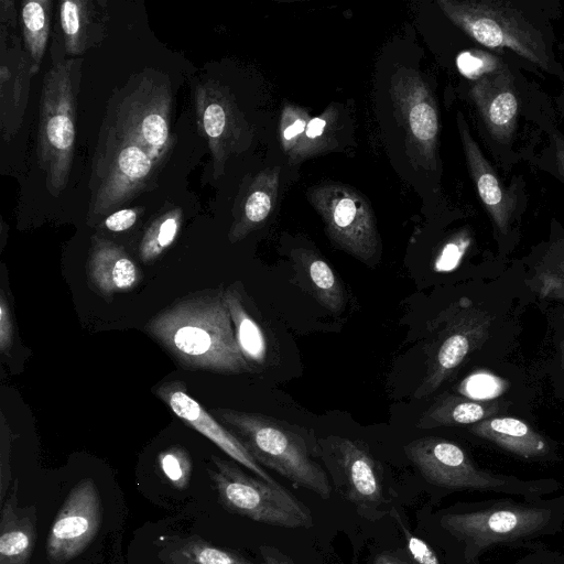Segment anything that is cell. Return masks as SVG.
<instances>
[{
  "instance_id": "1f68e13d",
  "label": "cell",
  "mask_w": 564,
  "mask_h": 564,
  "mask_svg": "<svg viewBox=\"0 0 564 564\" xmlns=\"http://www.w3.org/2000/svg\"><path fill=\"white\" fill-rule=\"evenodd\" d=\"M468 245L469 239L463 234L447 241L435 259L434 270L437 272L454 270L460 262Z\"/></svg>"
},
{
  "instance_id": "3957f363",
  "label": "cell",
  "mask_w": 564,
  "mask_h": 564,
  "mask_svg": "<svg viewBox=\"0 0 564 564\" xmlns=\"http://www.w3.org/2000/svg\"><path fill=\"white\" fill-rule=\"evenodd\" d=\"M215 416L243 444L262 466L297 487L329 499L332 485L323 467L311 456L304 440L270 416L234 409H214Z\"/></svg>"
},
{
  "instance_id": "f1b7e54d",
  "label": "cell",
  "mask_w": 564,
  "mask_h": 564,
  "mask_svg": "<svg viewBox=\"0 0 564 564\" xmlns=\"http://www.w3.org/2000/svg\"><path fill=\"white\" fill-rule=\"evenodd\" d=\"M158 464L166 480L176 489H185L192 475V460L185 448L171 446L158 455Z\"/></svg>"
},
{
  "instance_id": "d590c367",
  "label": "cell",
  "mask_w": 564,
  "mask_h": 564,
  "mask_svg": "<svg viewBox=\"0 0 564 564\" xmlns=\"http://www.w3.org/2000/svg\"><path fill=\"white\" fill-rule=\"evenodd\" d=\"M13 344V323L9 302L3 291L0 297V350L9 355Z\"/></svg>"
},
{
  "instance_id": "52a82bcc",
  "label": "cell",
  "mask_w": 564,
  "mask_h": 564,
  "mask_svg": "<svg viewBox=\"0 0 564 564\" xmlns=\"http://www.w3.org/2000/svg\"><path fill=\"white\" fill-rule=\"evenodd\" d=\"M313 207L322 217L327 236L341 250L362 262L380 252L376 217L368 200L341 183H323L308 191Z\"/></svg>"
},
{
  "instance_id": "74e56055",
  "label": "cell",
  "mask_w": 564,
  "mask_h": 564,
  "mask_svg": "<svg viewBox=\"0 0 564 564\" xmlns=\"http://www.w3.org/2000/svg\"><path fill=\"white\" fill-rule=\"evenodd\" d=\"M260 552L264 564H295L290 556L272 546L262 545Z\"/></svg>"
},
{
  "instance_id": "484cf974",
  "label": "cell",
  "mask_w": 564,
  "mask_h": 564,
  "mask_svg": "<svg viewBox=\"0 0 564 564\" xmlns=\"http://www.w3.org/2000/svg\"><path fill=\"white\" fill-rule=\"evenodd\" d=\"M487 409L474 401L456 397H444L431 405L419 419V429H433L456 424H471L481 421Z\"/></svg>"
},
{
  "instance_id": "8d00e7d4",
  "label": "cell",
  "mask_w": 564,
  "mask_h": 564,
  "mask_svg": "<svg viewBox=\"0 0 564 564\" xmlns=\"http://www.w3.org/2000/svg\"><path fill=\"white\" fill-rule=\"evenodd\" d=\"M551 144L555 173L564 182V135L558 131L553 132Z\"/></svg>"
},
{
  "instance_id": "30bf717a",
  "label": "cell",
  "mask_w": 564,
  "mask_h": 564,
  "mask_svg": "<svg viewBox=\"0 0 564 564\" xmlns=\"http://www.w3.org/2000/svg\"><path fill=\"white\" fill-rule=\"evenodd\" d=\"M550 510L508 506L471 512L442 516V528L465 545V556L470 560L480 551L498 542L531 536L546 528Z\"/></svg>"
},
{
  "instance_id": "4fadbf2b",
  "label": "cell",
  "mask_w": 564,
  "mask_h": 564,
  "mask_svg": "<svg viewBox=\"0 0 564 564\" xmlns=\"http://www.w3.org/2000/svg\"><path fill=\"white\" fill-rule=\"evenodd\" d=\"M14 2H1V132L10 141L18 132L28 104L32 63L22 51L21 39L15 32Z\"/></svg>"
},
{
  "instance_id": "603a6c76",
  "label": "cell",
  "mask_w": 564,
  "mask_h": 564,
  "mask_svg": "<svg viewBox=\"0 0 564 564\" xmlns=\"http://www.w3.org/2000/svg\"><path fill=\"white\" fill-rule=\"evenodd\" d=\"M471 432L524 458L547 453V444L527 423L516 417H496L476 424Z\"/></svg>"
},
{
  "instance_id": "f546056e",
  "label": "cell",
  "mask_w": 564,
  "mask_h": 564,
  "mask_svg": "<svg viewBox=\"0 0 564 564\" xmlns=\"http://www.w3.org/2000/svg\"><path fill=\"white\" fill-rule=\"evenodd\" d=\"M550 265L540 272V291L544 295L564 297V241L549 250Z\"/></svg>"
},
{
  "instance_id": "8992f818",
  "label": "cell",
  "mask_w": 564,
  "mask_h": 564,
  "mask_svg": "<svg viewBox=\"0 0 564 564\" xmlns=\"http://www.w3.org/2000/svg\"><path fill=\"white\" fill-rule=\"evenodd\" d=\"M408 459L430 484L453 490H492L538 496L545 489L538 482L500 477L477 468L457 444L437 437H422L404 446Z\"/></svg>"
},
{
  "instance_id": "7a4b0ae2",
  "label": "cell",
  "mask_w": 564,
  "mask_h": 564,
  "mask_svg": "<svg viewBox=\"0 0 564 564\" xmlns=\"http://www.w3.org/2000/svg\"><path fill=\"white\" fill-rule=\"evenodd\" d=\"M80 64L82 59L55 58L43 78L36 154L45 186L54 197L65 189L73 165Z\"/></svg>"
},
{
  "instance_id": "7402d4cb",
  "label": "cell",
  "mask_w": 564,
  "mask_h": 564,
  "mask_svg": "<svg viewBox=\"0 0 564 564\" xmlns=\"http://www.w3.org/2000/svg\"><path fill=\"white\" fill-rule=\"evenodd\" d=\"M98 3L86 0H65L59 2V26L63 34L65 53L70 56L83 55L90 46L97 45L102 36L105 21L97 11Z\"/></svg>"
},
{
  "instance_id": "ffe728a7",
  "label": "cell",
  "mask_w": 564,
  "mask_h": 564,
  "mask_svg": "<svg viewBox=\"0 0 564 564\" xmlns=\"http://www.w3.org/2000/svg\"><path fill=\"white\" fill-rule=\"evenodd\" d=\"M279 182L280 166L268 167L251 180L230 227V242L240 241L263 225L274 207Z\"/></svg>"
},
{
  "instance_id": "e0dca14e",
  "label": "cell",
  "mask_w": 564,
  "mask_h": 564,
  "mask_svg": "<svg viewBox=\"0 0 564 564\" xmlns=\"http://www.w3.org/2000/svg\"><path fill=\"white\" fill-rule=\"evenodd\" d=\"M456 120L468 172L478 196L495 227L501 232H506L518 207L516 197L502 185L496 171L473 138L462 112H457Z\"/></svg>"
},
{
  "instance_id": "836d02e7",
  "label": "cell",
  "mask_w": 564,
  "mask_h": 564,
  "mask_svg": "<svg viewBox=\"0 0 564 564\" xmlns=\"http://www.w3.org/2000/svg\"><path fill=\"white\" fill-rule=\"evenodd\" d=\"M479 52H463L457 57V67L463 75L475 80L481 75L497 68L492 62Z\"/></svg>"
},
{
  "instance_id": "83f0119b",
  "label": "cell",
  "mask_w": 564,
  "mask_h": 564,
  "mask_svg": "<svg viewBox=\"0 0 564 564\" xmlns=\"http://www.w3.org/2000/svg\"><path fill=\"white\" fill-rule=\"evenodd\" d=\"M171 564H251L242 557L197 538H188L170 551Z\"/></svg>"
},
{
  "instance_id": "44dd1931",
  "label": "cell",
  "mask_w": 564,
  "mask_h": 564,
  "mask_svg": "<svg viewBox=\"0 0 564 564\" xmlns=\"http://www.w3.org/2000/svg\"><path fill=\"white\" fill-rule=\"evenodd\" d=\"M296 278L306 292L327 311L339 314L344 311L347 297L340 279L333 268L318 253L306 248L291 251Z\"/></svg>"
},
{
  "instance_id": "4316f807",
  "label": "cell",
  "mask_w": 564,
  "mask_h": 564,
  "mask_svg": "<svg viewBox=\"0 0 564 564\" xmlns=\"http://www.w3.org/2000/svg\"><path fill=\"white\" fill-rule=\"evenodd\" d=\"M183 224V210L180 207L167 209L158 216L147 228L139 245V257L150 263L169 249L178 236Z\"/></svg>"
},
{
  "instance_id": "5b68a950",
  "label": "cell",
  "mask_w": 564,
  "mask_h": 564,
  "mask_svg": "<svg viewBox=\"0 0 564 564\" xmlns=\"http://www.w3.org/2000/svg\"><path fill=\"white\" fill-rule=\"evenodd\" d=\"M207 474L221 506L253 521L286 528H311L310 509L280 484L246 474L236 463L212 456Z\"/></svg>"
},
{
  "instance_id": "cb8c5ba5",
  "label": "cell",
  "mask_w": 564,
  "mask_h": 564,
  "mask_svg": "<svg viewBox=\"0 0 564 564\" xmlns=\"http://www.w3.org/2000/svg\"><path fill=\"white\" fill-rule=\"evenodd\" d=\"M225 300L241 354L250 366H262L267 358V340L262 328L247 312L235 288L225 290Z\"/></svg>"
},
{
  "instance_id": "9a60e30c",
  "label": "cell",
  "mask_w": 564,
  "mask_h": 564,
  "mask_svg": "<svg viewBox=\"0 0 564 564\" xmlns=\"http://www.w3.org/2000/svg\"><path fill=\"white\" fill-rule=\"evenodd\" d=\"M339 112L329 105L321 116L311 117L303 108L286 102L279 121V140L284 153L292 162H300L324 151L336 143Z\"/></svg>"
},
{
  "instance_id": "277c9868",
  "label": "cell",
  "mask_w": 564,
  "mask_h": 564,
  "mask_svg": "<svg viewBox=\"0 0 564 564\" xmlns=\"http://www.w3.org/2000/svg\"><path fill=\"white\" fill-rule=\"evenodd\" d=\"M436 4L453 24L479 44L510 50L544 72L553 69L543 32L514 2L437 0Z\"/></svg>"
},
{
  "instance_id": "e575fe53",
  "label": "cell",
  "mask_w": 564,
  "mask_h": 564,
  "mask_svg": "<svg viewBox=\"0 0 564 564\" xmlns=\"http://www.w3.org/2000/svg\"><path fill=\"white\" fill-rule=\"evenodd\" d=\"M142 210L143 208L140 207H130L116 210L110 213L104 219L102 225L106 229L113 232L128 230L137 223L138 217Z\"/></svg>"
},
{
  "instance_id": "2e32d148",
  "label": "cell",
  "mask_w": 564,
  "mask_h": 564,
  "mask_svg": "<svg viewBox=\"0 0 564 564\" xmlns=\"http://www.w3.org/2000/svg\"><path fill=\"white\" fill-rule=\"evenodd\" d=\"M469 96L491 138L509 142L517 126L519 99L508 69L497 67L476 78Z\"/></svg>"
},
{
  "instance_id": "6da1fadb",
  "label": "cell",
  "mask_w": 564,
  "mask_h": 564,
  "mask_svg": "<svg viewBox=\"0 0 564 564\" xmlns=\"http://www.w3.org/2000/svg\"><path fill=\"white\" fill-rule=\"evenodd\" d=\"M144 329L184 369L225 375L252 370L237 344L225 291L186 295L151 317Z\"/></svg>"
},
{
  "instance_id": "d6a6232c",
  "label": "cell",
  "mask_w": 564,
  "mask_h": 564,
  "mask_svg": "<svg viewBox=\"0 0 564 564\" xmlns=\"http://www.w3.org/2000/svg\"><path fill=\"white\" fill-rule=\"evenodd\" d=\"M465 394L475 399H489L502 390V382L495 376L478 373L469 377L464 383Z\"/></svg>"
},
{
  "instance_id": "5bb4252c",
  "label": "cell",
  "mask_w": 564,
  "mask_h": 564,
  "mask_svg": "<svg viewBox=\"0 0 564 564\" xmlns=\"http://www.w3.org/2000/svg\"><path fill=\"white\" fill-rule=\"evenodd\" d=\"M155 394L186 425L206 436L235 462L247 467L264 481L279 484L227 427L221 425L200 403L188 394L183 381L164 382L155 389Z\"/></svg>"
},
{
  "instance_id": "9c48e42d",
  "label": "cell",
  "mask_w": 564,
  "mask_h": 564,
  "mask_svg": "<svg viewBox=\"0 0 564 564\" xmlns=\"http://www.w3.org/2000/svg\"><path fill=\"white\" fill-rule=\"evenodd\" d=\"M324 459L336 490L360 517L376 521L390 513L393 507L380 468L364 444L335 437Z\"/></svg>"
},
{
  "instance_id": "ba28073f",
  "label": "cell",
  "mask_w": 564,
  "mask_h": 564,
  "mask_svg": "<svg viewBox=\"0 0 564 564\" xmlns=\"http://www.w3.org/2000/svg\"><path fill=\"white\" fill-rule=\"evenodd\" d=\"M390 96L413 165L436 170L440 119L429 85L417 72L401 67L391 77Z\"/></svg>"
},
{
  "instance_id": "ac0fdd59",
  "label": "cell",
  "mask_w": 564,
  "mask_h": 564,
  "mask_svg": "<svg viewBox=\"0 0 564 564\" xmlns=\"http://www.w3.org/2000/svg\"><path fill=\"white\" fill-rule=\"evenodd\" d=\"M87 276L106 297L131 290L142 280L141 271L121 246L96 236L91 239Z\"/></svg>"
},
{
  "instance_id": "8fae6325",
  "label": "cell",
  "mask_w": 564,
  "mask_h": 564,
  "mask_svg": "<svg viewBox=\"0 0 564 564\" xmlns=\"http://www.w3.org/2000/svg\"><path fill=\"white\" fill-rule=\"evenodd\" d=\"M194 106L199 130L210 151L213 176L219 178L229 156L248 141V124L230 91L215 80L196 86Z\"/></svg>"
},
{
  "instance_id": "7c38bea8",
  "label": "cell",
  "mask_w": 564,
  "mask_h": 564,
  "mask_svg": "<svg viewBox=\"0 0 564 564\" xmlns=\"http://www.w3.org/2000/svg\"><path fill=\"white\" fill-rule=\"evenodd\" d=\"M101 522V502L91 478L82 479L68 494L47 535L51 564H65L93 541Z\"/></svg>"
},
{
  "instance_id": "d6986e66",
  "label": "cell",
  "mask_w": 564,
  "mask_h": 564,
  "mask_svg": "<svg viewBox=\"0 0 564 564\" xmlns=\"http://www.w3.org/2000/svg\"><path fill=\"white\" fill-rule=\"evenodd\" d=\"M36 542V507L18 506V480L2 505L0 564H29Z\"/></svg>"
},
{
  "instance_id": "f35d334b",
  "label": "cell",
  "mask_w": 564,
  "mask_h": 564,
  "mask_svg": "<svg viewBox=\"0 0 564 564\" xmlns=\"http://www.w3.org/2000/svg\"><path fill=\"white\" fill-rule=\"evenodd\" d=\"M373 564H416L413 560H408L402 556L400 553L395 552H382L379 553L375 560Z\"/></svg>"
},
{
  "instance_id": "d4e9b609",
  "label": "cell",
  "mask_w": 564,
  "mask_h": 564,
  "mask_svg": "<svg viewBox=\"0 0 564 564\" xmlns=\"http://www.w3.org/2000/svg\"><path fill=\"white\" fill-rule=\"evenodd\" d=\"M52 1L30 0L22 4V36L25 52L32 63V75L37 74L50 34Z\"/></svg>"
},
{
  "instance_id": "4dcf8cb0",
  "label": "cell",
  "mask_w": 564,
  "mask_h": 564,
  "mask_svg": "<svg viewBox=\"0 0 564 564\" xmlns=\"http://www.w3.org/2000/svg\"><path fill=\"white\" fill-rule=\"evenodd\" d=\"M390 516L394 519L398 524L400 531L402 532L405 546L409 553V556L416 564H441L436 553L420 536L415 535L404 523L398 510L393 507L390 511Z\"/></svg>"
}]
</instances>
